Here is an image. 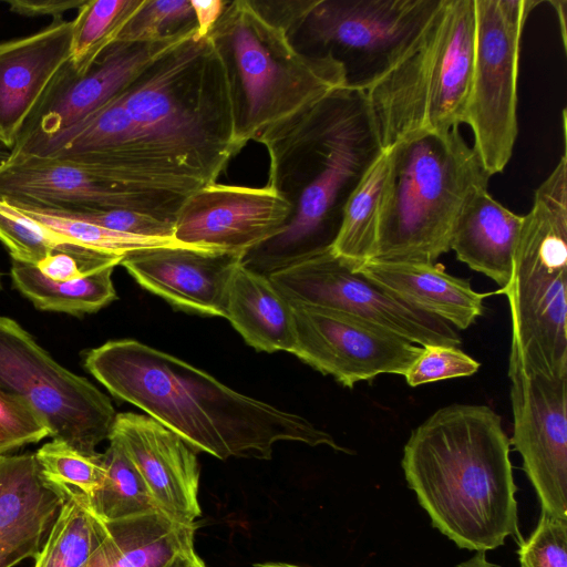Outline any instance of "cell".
<instances>
[{
    "mask_svg": "<svg viewBox=\"0 0 567 567\" xmlns=\"http://www.w3.org/2000/svg\"><path fill=\"white\" fill-rule=\"evenodd\" d=\"M143 0H86L72 20L69 63L85 73L100 53L113 43Z\"/></svg>",
    "mask_w": 567,
    "mask_h": 567,
    "instance_id": "31",
    "label": "cell"
},
{
    "mask_svg": "<svg viewBox=\"0 0 567 567\" xmlns=\"http://www.w3.org/2000/svg\"><path fill=\"white\" fill-rule=\"evenodd\" d=\"M0 391L27 401L51 437L86 454L109 440L116 412L87 379L60 365L16 320L0 316Z\"/></svg>",
    "mask_w": 567,
    "mask_h": 567,
    "instance_id": "11",
    "label": "cell"
},
{
    "mask_svg": "<svg viewBox=\"0 0 567 567\" xmlns=\"http://www.w3.org/2000/svg\"><path fill=\"white\" fill-rule=\"evenodd\" d=\"M145 142L203 185L240 148L228 84L208 35L196 31L154 56L121 92Z\"/></svg>",
    "mask_w": 567,
    "mask_h": 567,
    "instance_id": "4",
    "label": "cell"
},
{
    "mask_svg": "<svg viewBox=\"0 0 567 567\" xmlns=\"http://www.w3.org/2000/svg\"><path fill=\"white\" fill-rule=\"evenodd\" d=\"M317 0H250L269 22L284 29L289 38L298 30Z\"/></svg>",
    "mask_w": 567,
    "mask_h": 567,
    "instance_id": "41",
    "label": "cell"
},
{
    "mask_svg": "<svg viewBox=\"0 0 567 567\" xmlns=\"http://www.w3.org/2000/svg\"><path fill=\"white\" fill-rule=\"evenodd\" d=\"M480 363L457 347L425 346L403 375L406 383L419 386L447 379L471 377Z\"/></svg>",
    "mask_w": 567,
    "mask_h": 567,
    "instance_id": "36",
    "label": "cell"
},
{
    "mask_svg": "<svg viewBox=\"0 0 567 567\" xmlns=\"http://www.w3.org/2000/svg\"><path fill=\"white\" fill-rule=\"evenodd\" d=\"M9 155L10 151L0 148V165H2L9 158Z\"/></svg>",
    "mask_w": 567,
    "mask_h": 567,
    "instance_id": "47",
    "label": "cell"
},
{
    "mask_svg": "<svg viewBox=\"0 0 567 567\" xmlns=\"http://www.w3.org/2000/svg\"><path fill=\"white\" fill-rule=\"evenodd\" d=\"M508 377L514 422L509 442L523 460L542 512L567 519V377L526 370L513 347Z\"/></svg>",
    "mask_w": 567,
    "mask_h": 567,
    "instance_id": "14",
    "label": "cell"
},
{
    "mask_svg": "<svg viewBox=\"0 0 567 567\" xmlns=\"http://www.w3.org/2000/svg\"><path fill=\"white\" fill-rule=\"evenodd\" d=\"M522 224L523 216L495 200L487 186L476 187L455 219L450 250L502 289L511 279Z\"/></svg>",
    "mask_w": 567,
    "mask_h": 567,
    "instance_id": "24",
    "label": "cell"
},
{
    "mask_svg": "<svg viewBox=\"0 0 567 567\" xmlns=\"http://www.w3.org/2000/svg\"><path fill=\"white\" fill-rule=\"evenodd\" d=\"M268 277L290 303L339 310L420 347L461 344L451 324L385 291L331 247Z\"/></svg>",
    "mask_w": 567,
    "mask_h": 567,
    "instance_id": "12",
    "label": "cell"
},
{
    "mask_svg": "<svg viewBox=\"0 0 567 567\" xmlns=\"http://www.w3.org/2000/svg\"><path fill=\"white\" fill-rule=\"evenodd\" d=\"M548 3L553 6V8L555 9V12L557 14L559 29H560V35H561V42H563L564 50H566V44H567L566 6H567V2L564 0H555V1L550 0V1H548Z\"/></svg>",
    "mask_w": 567,
    "mask_h": 567,
    "instance_id": "44",
    "label": "cell"
},
{
    "mask_svg": "<svg viewBox=\"0 0 567 567\" xmlns=\"http://www.w3.org/2000/svg\"><path fill=\"white\" fill-rule=\"evenodd\" d=\"M269 158L267 186L292 213L241 264L269 276L332 246L347 203L384 148L363 91L341 86L267 127L256 140Z\"/></svg>",
    "mask_w": 567,
    "mask_h": 567,
    "instance_id": "1",
    "label": "cell"
},
{
    "mask_svg": "<svg viewBox=\"0 0 567 567\" xmlns=\"http://www.w3.org/2000/svg\"><path fill=\"white\" fill-rule=\"evenodd\" d=\"M64 503L40 474L34 454L0 455V567L35 559Z\"/></svg>",
    "mask_w": 567,
    "mask_h": 567,
    "instance_id": "22",
    "label": "cell"
},
{
    "mask_svg": "<svg viewBox=\"0 0 567 567\" xmlns=\"http://www.w3.org/2000/svg\"><path fill=\"white\" fill-rule=\"evenodd\" d=\"M225 318L256 351L292 353L296 331L292 305L268 276L236 267L226 293Z\"/></svg>",
    "mask_w": 567,
    "mask_h": 567,
    "instance_id": "26",
    "label": "cell"
},
{
    "mask_svg": "<svg viewBox=\"0 0 567 567\" xmlns=\"http://www.w3.org/2000/svg\"><path fill=\"white\" fill-rule=\"evenodd\" d=\"M72 21L0 43V145L11 151L61 69L70 60Z\"/></svg>",
    "mask_w": 567,
    "mask_h": 567,
    "instance_id": "21",
    "label": "cell"
},
{
    "mask_svg": "<svg viewBox=\"0 0 567 567\" xmlns=\"http://www.w3.org/2000/svg\"><path fill=\"white\" fill-rule=\"evenodd\" d=\"M109 441L103 453L105 477L89 501L93 513L103 522H112L159 509L120 442L111 435Z\"/></svg>",
    "mask_w": 567,
    "mask_h": 567,
    "instance_id": "30",
    "label": "cell"
},
{
    "mask_svg": "<svg viewBox=\"0 0 567 567\" xmlns=\"http://www.w3.org/2000/svg\"><path fill=\"white\" fill-rule=\"evenodd\" d=\"M86 370L118 400L219 460H270L277 442L348 452L306 417L243 394L205 371L134 339L86 352Z\"/></svg>",
    "mask_w": 567,
    "mask_h": 567,
    "instance_id": "2",
    "label": "cell"
},
{
    "mask_svg": "<svg viewBox=\"0 0 567 567\" xmlns=\"http://www.w3.org/2000/svg\"><path fill=\"white\" fill-rule=\"evenodd\" d=\"M186 196L145 192L109 182L68 161L9 155L0 165V198L56 210L130 209L174 220Z\"/></svg>",
    "mask_w": 567,
    "mask_h": 567,
    "instance_id": "17",
    "label": "cell"
},
{
    "mask_svg": "<svg viewBox=\"0 0 567 567\" xmlns=\"http://www.w3.org/2000/svg\"><path fill=\"white\" fill-rule=\"evenodd\" d=\"M51 210L118 233L143 237L174 238V220L162 219L135 210L121 208Z\"/></svg>",
    "mask_w": 567,
    "mask_h": 567,
    "instance_id": "40",
    "label": "cell"
},
{
    "mask_svg": "<svg viewBox=\"0 0 567 567\" xmlns=\"http://www.w3.org/2000/svg\"><path fill=\"white\" fill-rule=\"evenodd\" d=\"M34 155L73 162L138 190L187 196L203 186L145 142L121 93Z\"/></svg>",
    "mask_w": 567,
    "mask_h": 567,
    "instance_id": "13",
    "label": "cell"
},
{
    "mask_svg": "<svg viewBox=\"0 0 567 567\" xmlns=\"http://www.w3.org/2000/svg\"><path fill=\"white\" fill-rule=\"evenodd\" d=\"M103 523L105 536L87 567H168L194 550L196 524L181 523L161 509Z\"/></svg>",
    "mask_w": 567,
    "mask_h": 567,
    "instance_id": "25",
    "label": "cell"
},
{
    "mask_svg": "<svg viewBox=\"0 0 567 567\" xmlns=\"http://www.w3.org/2000/svg\"><path fill=\"white\" fill-rule=\"evenodd\" d=\"M511 347L524 368L567 377V157L537 187L523 224L508 284Z\"/></svg>",
    "mask_w": 567,
    "mask_h": 567,
    "instance_id": "8",
    "label": "cell"
},
{
    "mask_svg": "<svg viewBox=\"0 0 567 567\" xmlns=\"http://www.w3.org/2000/svg\"><path fill=\"white\" fill-rule=\"evenodd\" d=\"M64 503L33 567H87L105 527L80 492L61 487Z\"/></svg>",
    "mask_w": 567,
    "mask_h": 567,
    "instance_id": "29",
    "label": "cell"
},
{
    "mask_svg": "<svg viewBox=\"0 0 567 567\" xmlns=\"http://www.w3.org/2000/svg\"><path fill=\"white\" fill-rule=\"evenodd\" d=\"M197 29L190 0H143L117 34L121 42L175 38Z\"/></svg>",
    "mask_w": 567,
    "mask_h": 567,
    "instance_id": "34",
    "label": "cell"
},
{
    "mask_svg": "<svg viewBox=\"0 0 567 567\" xmlns=\"http://www.w3.org/2000/svg\"><path fill=\"white\" fill-rule=\"evenodd\" d=\"M385 291L452 327L467 329L483 315L492 292H477L471 284L435 264L368 260L355 268Z\"/></svg>",
    "mask_w": 567,
    "mask_h": 567,
    "instance_id": "23",
    "label": "cell"
},
{
    "mask_svg": "<svg viewBox=\"0 0 567 567\" xmlns=\"http://www.w3.org/2000/svg\"><path fill=\"white\" fill-rule=\"evenodd\" d=\"M292 207L269 186L203 185L187 195L174 218L181 244L244 255L277 235Z\"/></svg>",
    "mask_w": 567,
    "mask_h": 567,
    "instance_id": "18",
    "label": "cell"
},
{
    "mask_svg": "<svg viewBox=\"0 0 567 567\" xmlns=\"http://www.w3.org/2000/svg\"><path fill=\"white\" fill-rule=\"evenodd\" d=\"M48 436L47 422L27 401L0 391V455Z\"/></svg>",
    "mask_w": 567,
    "mask_h": 567,
    "instance_id": "37",
    "label": "cell"
},
{
    "mask_svg": "<svg viewBox=\"0 0 567 567\" xmlns=\"http://www.w3.org/2000/svg\"><path fill=\"white\" fill-rule=\"evenodd\" d=\"M455 567H501L487 560L485 551H477L472 558L456 565Z\"/></svg>",
    "mask_w": 567,
    "mask_h": 567,
    "instance_id": "45",
    "label": "cell"
},
{
    "mask_svg": "<svg viewBox=\"0 0 567 567\" xmlns=\"http://www.w3.org/2000/svg\"><path fill=\"white\" fill-rule=\"evenodd\" d=\"M509 445L493 409L453 403L413 429L403 447L409 487L460 548L495 549L518 532Z\"/></svg>",
    "mask_w": 567,
    "mask_h": 567,
    "instance_id": "3",
    "label": "cell"
},
{
    "mask_svg": "<svg viewBox=\"0 0 567 567\" xmlns=\"http://www.w3.org/2000/svg\"><path fill=\"white\" fill-rule=\"evenodd\" d=\"M537 0H475V47L463 124L491 177L508 164L518 133L517 76L520 39Z\"/></svg>",
    "mask_w": 567,
    "mask_h": 567,
    "instance_id": "9",
    "label": "cell"
},
{
    "mask_svg": "<svg viewBox=\"0 0 567 567\" xmlns=\"http://www.w3.org/2000/svg\"><path fill=\"white\" fill-rule=\"evenodd\" d=\"M0 241L8 249L12 260L30 265H37L53 250L69 244L2 198Z\"/></svg>",
    "mask_w": 567,
    "mask_h": 567,
    "instance_id": "35",
    "label": "cell"
},
{
    "mask_svg": "<svg viewBox=\"0 0 567 567\" xmlns=\"http://www.w3.org/2000/svg\"><path fill=\"white\" fill-rule=\"evenodd\" d=\"M389 168L384 150L351 194L331 246L337 256L355 268L374 257Z\"/></svg>",
    "mask_w": 567,
    "mask_h": 567,
    "instance_id": "28",
    "label": "cell"
},
{
    "mask_svg": "<svg viewBox=\"0 0 567 567\" xmlns=\"http://www.w3.org/2000/svg\"><path fill=\"white\" fill-rule=\"evenodd\" d=\"M441 0H317L296 35L308 55H330L347 86L365 91L423 29Z\"/></svg>",
    "mask_w": 567,
    "mask_h": 567,
    "instance_id": "10",
    "label": "cell"
},
{
    "mask_svg": "<svg viewBox=\"0 0 567 567\" xmlns=\"http://www.w3.org/2000/svg\"><path fill=\"white\" fill-rule=\"evenodd\" d=\"M228 1L224 0H208L198 1L190 0V4L194 10L197 29L196 34L199 37H206L214 24L219 19Z\"/></svg>",
    "mask_w": 567,
    "mask_h": 567,
    "instance_id": "43",
    "label": "cell"
},
{
    "mask_svg": "<svg viewBox=\"0 0 567 567\" xmlns=\"http://www.w3.org/2000/svg\"><path fill=\"white\" fill-rule=\"evenodd\" d=\"M193 32L159 41L113 42L83 74L74 73L68 62L27 122L10 154H37L118 95L154 56Z\"/></svg>",
    "mask_w": 567,
    "mask_h": 567,
    "instance_id": "16",
    "label": "cell"
},
{
    "mask_svg": "<svg viewBox=\"0 0 567 567\" xmlns=\"http://www.w3.org/2000/svg\"><path fill=\"white\" fill-rule=\"evenodd\" d=\"M110 435L122 445L156 506L181 523L196 524L202 515L197 452L146 414L117 413Z\"/></svg>",
    "mask_w": 567,
    "mask_h": 567,
    "instance_id": "20",
    "label": "cell"
},
{
    "mask_svg": "<svg viewBox=\"0 0 567 567\" xmlns=\"http://www.w3.org/2000/svg\"><path fill=\"white\" fill-rule=\"evenodd\" d=\"M2 288V284H1V272H0V290Z\"/></svg>",
    "mask_w": 567,
    "mask_h": 567,
    "instance_id": "48",
    "label": "cell"
},
{
    "mask_svg": "<svg viewBox=\"0 0 567 567\" xmlns=\"http://www.w3.org/2000/svg\"><path fill=\"white\" fill-rule=\"evenodd\" d=\"M517 554L522 567H567V519L542 512Z\"/></svg>",
    "mask_w": 567,
    "mask_h": 567,
    "instance_id": "38",
    "label": "cell"
},
{
    "mask_svg": "<svg viewBox=\"0 0 567 567\" xmlns=\"http://www.w3.org/2000/svg\"><path fill=\"white\" fill-rule=\"evenodd\" d=\"M252 567H301V566L286 564V563H262V564H256Z\"/></svg>",
    "mask_w": 567,
    "mask_h": 567,
    "instance_id": "46",
    "label": "cell"
},
{
    "mask_svg": "<svg viewBox=\"0 0 567 567\" xmlns=\"http://www.w3.org/2000/svg\"><path fill=\"white\" fill-rule=\"evenodd\" d=\"M115 267H107L82 278L53 281L30 264L12 260L11 278L14 287L35 308L73 316L94 313L115 300L112 281Z\"/></svg>",
    "mask_w": 567,
    "mask_h": 567,
    "instance_id": "27",
    "label": "cell"
},
{
    "mask_svg": "<svg viewBox=\"0 0 567 567\" xmlns=\"http://www.w3.org/2000/svg\"><path fill=\"white\" fill-rule=\"evenodd\" d=\"M41 476L50 485L75 489L92 499L105 477L103 453L86 454L64 441L43 444L34 453Z\"/></svg>",
    "mask_w": 567,
    "mask_h": 567,
    "instance_id": "33",
    "label": "cell"
},
{
    "mask_svg": "<svg viewBox=\"0 0 567 567\" xmlns=\"http://www.w3.org/2000/svg\"><path fill=\"white\" fill-rule=\"evenodd\" d=\"M475 47V0H441L394 63L365 91L384 150L463 124Z\"/></svg>",
    "mask_w": 567,
    "mask_h": 567,
    "instance_id": "7",
    "label": "cell"
},
{
    "mask_svg": "<svg viewBox=\"0 0 567 567\" xmlns=\"http://www.w3.org/2000/svg\"><path fill=\"white\" fill-rule=\"evenodd\" d=\"M386 151L390 168L371 260L434 264L450 250L466 197L487 186L489 176L458 127L416 133Z\"/></svg>",
    "mask_w": 567,
    "mask_h": 567,
    "instance_id": "6",
    "label": "cell"
},
{
    "mask_svg": "<svg viewBox=\"0 0 567 567\" xmlns=\"http://www.w3.org/2000/svg\"><path fill=\"white\" fill-rule=\"evenodd\" d=\"M11 205L55 233L66 243L104 254L124 257L144 248L184 245L174 238L143 237L114 231L51 209Z\"/></svg>",
    "mask_w": 567,
    "mask_h": 567,
    "instance_id": "32",
    "label": "cell"
},
{
    "mask_svg": "<svg viewBox=\"0 0 567 567\" xmlns=\"http://www.w3.org/2000/svg\"><path fill=\"white\" fill-rule=\"evenodd\" d=\"M292 354L346 388L380 374L404 375L422 347L362 318L323 307L291 303Z\"/></svg>",
    "mask_w": 567,
    "mask_h": 567,
    "instance_id": "15",
    "label": "cell"
},
{
    "mask_svg": "<svg viewBox=\"0 0 567 567\" xmlns=\"http://www.w3.org/2000/svg\"><path fill=\"white\" fill-rule=\"evenodd\" d=\"M86 0H6L9 10L25 17L51 16L61 19L62 16L73 9H79Z\"/></svg>",
    "mask_w": 567,
    "mask_h": 567,
    "instance_id": "42",
    "label": "cell"
},
{
    "mask_svg": "<svg viewBox=\"0 0 567 567\" xmlns=\"http://www.w3.org/2000/svg\"><path fill=\"white\" fill-rule=\"evenodd\" d=\"M123 258L82 246L66 244L53 250L33 266L50 280L66 281L82 278L107 267L121 265Z\"/></svg>",
    "mask_w": 567,
    "mask_h": 567,
    "instance_id": "39",
    "label": "cell"
},
{
    "mask_svg": "<svg viewBox=\"0 0 567 567\" xmlns=\"http://www.w3.org/2000/svg\"><path fill=\"white\" fill-rule=\"evenodd\" d=\"M241 258L237 252L177 245L132 251L121 265L141 287L174 308L225 318L227 288Z\"/></svg>",
    "mask_w": 567,
    "mask_h": 567,
    "instance_id": "19",
    "label": "cell"
},
{
    "mask_svg": "<svg viewBox=\"0 0 567 567\" xmlns=\"http://www.w3.org/2000/svg\"><path fill=\"white\" fill-rule=\"evenodd\" d=\"M207 35L224 68L240 150L267 127L347 86L338 61L301 53L250 0L228 1Z\"/></svg>",
    "mask_w": 567,
    "mask_h": 567,
    "instance_id": "5",
    "label": "cell"
}]
</instances>
